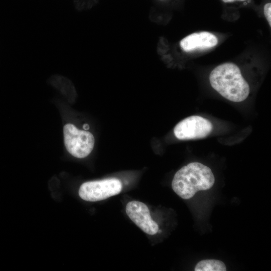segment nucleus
<instances>
[{
    "label": "nucleus",
    "instance_id": "423d86ee",
    "mask_svg": "<svg viewBox=\"0 0 271 271\" xmlns=\"http://www.w3.org/2000/svg\"><path fill=\"white\" fill-rule=\"evenodd\" d=\"M125 211L131 220L145 233L153 235L158 232V225L152 219L149 209L145 203L131 201L126 204Z\"/></svg>",
    "mask_w": 271,
    "mask_h": 271
},
{
    "label": "nucleus",
    "instance_id": "9b49d317",
    "mask_svg": "<svg viewBox=\"0 0 271 271\" xmlns=\"http://www.w3.org/2000/svg\"><path fill=\"white\" fill-rule=\"evenodd\" d=\"M83 128L86 130L89 129V126L88 124H85L83 126Z\"/></svg>",
    "mask_w": 271,
    "mask_h": 271
},
{
    "label": "nucleus",
    "instance_id": "20e7f679",
    "mask_svg": "<svg viewBox=\"0 0 271 271\" xmlns=\"http://www.w3.org/2000/svg\"><path fill=\"white\" fill-rule=\"evenodd\" d=\"M122 184L116 178L89 181L83 183L79 189V195L84 200L95 202L106 199L118 194Z\"/></svg>",
    "mask_w": 271,
    "mask_h": 271
},
{
    "label": "nucleus",
    "instance_id": "39448f33",
    "mask_svg": "<svg viewBox=\"0 0 271 271\" xmlns=\"http://www.w3.org/2000/svg\"><path fill=\"white\" fill-rule=\"evenodd\" d=\"M213 125L208 119L198 115L188 117L175 126V137L181 140L202 139L212 131Z\"/></svg>",
    "mask_w": 271,
    "mask_h": 271
},
{
    "label": "nucleus",
    "instance_id": "f03ea898",
    "mask_svg": "<svg viewBox=\"0 0 271 271\" xmlns=\"http://www.w3.org/2000/svg\"><path fill=\"white\" fill-rule=\"evenodd\" d=\"M214 182L215 178L210 168L198 162H193L176 173L172 188L179 197L188 200L198 191L210 189Z\"/></svg>",
    "mask_w": 271,
    "mask_h": 271
},
{
    "label": "nucleus",
    "instance_id": "6e6552de",
    "mask_svg": "<svg viewBox=\"0 0 271 271\" xmlns=\"http://www.w3.org/2000/svg\"><path fill=\"white\" fill-rule=\"evenodd\" d=\"M195 271H226L224 263L216 259H205L199 261L196 265Z\"/></svg>",
    "mask_w": 271,
    "mask_h": 271
},
{
    "label": "nucleus",
    "instance_id": "1a4fd4ad",
    "mask_svg": "<svg viewBox=\"0 0 271 271\" xmlns=\"http://www.w3.org/2000/svg\"><path fill=\"white\" fill-rule=\"evenodd\" d=\"M263 12L269 26H271V3L266 4L263 8Z\"/></svg>",
    "mask_w": 271,
    "mask_h": 271
},
{
    "label": "nucleus",
    "instance_id": "0eeeda50",
    "mask_svg": "<svg viewBox=\"0 0 271 271\" xmlns=\"http://www.w3.org/2000/svg\"><path fill=\"white\" fill-rule=\"evenodd\" d=\"M217 44L216 36L206 31L191 34L184 38L180 43L181 49L186 52L196 49L211 48Z\"/></svg>",
    "mask_w": 271,
    "mask_h": 271
},
{
    "label": "nucleus",
    "instance_id": "9d476101",
    "mask_svg": "<svg viewBox=\"0 0 271 271\" xmlns=\"http://www.w3.org/2000/svg\"><path fill=\"white\" fill-rule=\"evenodd\" d=\"M236 0H222V1L224 3H231V2H233L234 1H235ZM238 1H246V0H238Z\"/></svg>",
    "mask_w": 271,
    "mask_h": 271
},
{
    "label": "nucleus",
    "instance_id": "f8f14e48",
    "mask_svg": "<svg viewBox=\"0 0 271 271\" xmlns=\"http://www.w3.org/2000/svg\"><path fill=\"white\" fill-rule=\"evenodd\" d=\"M161 1H164V0H161Z\"/></svg>",
    "mask_w": 271,
    "mask_h": 271
},
{
    "label": "nucleus",
    "instance_id": "f257e3e1",
    "mask_svg": "<svg viewBox=\"0 0 271 271\" xmlns=\"http://www.w3.org/2000/svg\"><path fill=\"white\" fill-rule=\"evenodd\" d=\"M209 81L213 89L230 101L241 102L249 95V85L234 63L227 62L216 67L210 74Z\"/></svg>",
    "mask_w": 271,
    "mask_h": 271
},
{
    "label": "nucleus",
    "instance_id": "7ed1b4c3",
    "mask_svg": "<svg viewBox=\"0 0 271 271\" xmlns=\"http://www.w3.org/2000/svg\"><path fill=\"white\" fill-rule=\"evenodd\" d=\"M64 144L68 152L77 158L87 157L92 151L94 138L90 132L78 129L68 123L63 128Z\"/></svg>",
    "mask_w": 271,
    "mask_h": 271
}]
</instances>
